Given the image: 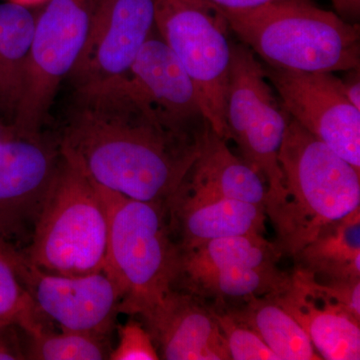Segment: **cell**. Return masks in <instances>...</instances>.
<instances>
[{
  "instance_id": "cell-25",
  "label": "cell",
  "mask_w": 360,
  "mask_h": 360,
  "mask_svg": "<svg viewBox=\"0 0 360 360\" xmlns=\"http://www.w3.org/2000/svg\"><path fill=\"white\" fill-rule=\"evenodd\" d=\"M290 276L291 281L309 295L340 305L360 319V279L319 281L310 272L296 266Z\"/></svg>"
},
{
  "instance_id": "cell-10",
  "label": "cell",
  "mask_w": 360,
  "mask_h": 360,
  "mask_svg": "<svg viewBox=\"0 0 360 360\" xmlns=\"http://www.w3.org/2000/svg\"><path fill=\"white\" fill-rule=\"evenodd\" d=\"M61 158L58 141L41 132L0 139V243L28 245Z\"/></svg>"
},
{
  "instance_id": "cell-26",
  "label": "cell",
  "mask_w": 360,
  "mask_h": 360,
  "mask_svg": "<svg viewBox=\"0 0 360 360\" xmlns=\"http://www.w3.org/2000/svg\"><path fill=\"white\" fill-rule=\"evenodd\" d=\"M111 360H158V349L143 323L130 319L118 328V343L111 349Z\"/></svg>"
},
{
  "instance_id": "cell-6",
  "label": "cell",
  "mask_w": 360,
  "mask_h": 360,
  "mask_svg": "<svg viewBox=\"0 0 360 360\" xmlns=\"http://www.w3.org/2000/svg\"><path fill=\"white\" fill-rule=\"evenodd\" d=\"M290 120L269 84L264 65L248 45L231 40L225 122L241 158L266 184L269 200L265 212L271 222L285 200L278 156Z\"/></svg>"
},
{
  "instance_id": "cell-8",
  "label": "cell",
  "mask_w": 360,
  "mask_h": 360,
  "mask_svg": "<svg viewBox=\"0 0 360 360\" xmlns=\"http://www.w3.org/2000/svg\"><path fill=\"white\" fill-rule=\"evenodd\" d=\"M98 0H49L37 16L25 84L11 130L41 132L63 79L70 77L89 37Z\"/></svg>"
},
{
  "instance_id": "cell-3",
  "label": "cell",
  "mask_w": 360,
  "mask_h": 360,
  "mask_svg": "<svg viewBox=\"0 0 360 360\" xmlns=\"http://www.w3.org/2000/svg\"><path fill=\"white\" fill-rule=\"evenodd\" d=\"M278 158L286 196L271 222L274 245L293 258L324 225L360 207V172L291 117Z\"/></svg>"
},
{
  "instance_id": "cell-19",
  "label": "cell",
  "mask_w": 360,
  "mask_h": 360,
  "mask_svg": "<svg viewBox=\"0 0 360 360\" xmlns=\"http://www.w3.org/2000/svg\"><path fill=\"white\" fill-rule=\"evenodd\" d=\"M290 283V274L279 269L277 264H231L181 279L172 288L207 302L233 303L279 292Z\"/></svg>"
},
{
  "instance_id": "cell-27",
  "label": "cell",
  "mask_w": 360,
  "mask_h": 360,
  "mask_svg": "<svg viewBox=\"0 0 360 360\" xmlns=\"http://www.w3.org/2000/svg\"><path fill=\"white\" fill-rule=\"evenodd\" d=\"M13 328H0V360L25 359V350L11 335Z\"/></svg>"
},
{
  "instance_id": "cell-9",
  "label": "cell",
  "mask_w": 360,
  "mask_h": 360,
  "mask_svg": "<svg viewBox=\"0 0 360 360\" xmlns=\"http://www.w3.org/2000/svg\"><path fill=\"white\" fill-rule=\"evenodd\" d=\"M6 255L42 314L63 330L108 338L120 314L122 295L105 270L82 276H60L35 266L16 248H7Z\"/></svg>"
},
{
  "instance_id": "cell-17",
  "label": "cell",
  "mask_w": 360,
  "mask_h": 360,
  "mask_svg": "<svg viewBox=\"0 0 360 360\" xmlns=\"http://www.w3.org/2000/svg\"><path fill=\"white\" fill-rule=\"evenodd\" d=\"M304 329L315 352L326 360L360 359V319L340 305L309 295L291 281L271 293Z\"/></svg>"
},
{
  "instance_id": "cell-1",
  "label": "cell",
  "mask_w": 360,
  "mask_h": 360,
  "mask_svg": "<svg viewBox=\"0 0 360 360\" xmlns=\"http://www.w3.org/2000/svg\"><path fill=\"white\" fill-rule=\"evenodd\" d=\"M61 153L97 186L167 206L200 155L201 132L168 124L129 77L75 87Z\"/></svg>"
},
{
  "instance_id": "cell-23",
  "label": "cell",
  "mask_w": 360,
  "mask_h": 360,
  "mask_svg": "<svg viewBox=\"0 0 360 360\" xmlns=\"http://www.w3.org/2000/svg\"><path fill=\"white\" fill-rule=\"evenodd\" d=\"M6 248L0 243V328L18 326L26 335L39 333L44 329L42 314L18 278Z\"/></svg>"
},
{
  "instance_id": "cell-18",
  "label": "cell",
  "mask_w": 360,
  "mask_h": 360,
  "mask_svg": "<svg viewBox=\"0 0 360 360\" xmlns=\"http://www.w3.org/2000/svg\"><path fill=\"white\" fill-rule=\"evenodd\" d=\"M293 259L319 281L360 279V207L324 225Z\"/></svg>"
},
{
  "instance_id": "cell-2",
  "label": "cell",
  "mask_w": 360,
  "mask_h": 360,
  "mask_svg": "<svg viewBox=\"0 0 360 360\" xmlns=\"http://www.w3.org/2000/svg\"><path fill=\"white\" fill-rule=\"evenodd\" d=\"M220 9L231 32L265 65L307 72L359 68V25L319 8L311 0L246 11Z\"/></svg>"
},
{
  "instance_id": "cell-22",
  "label": "cell",
  "mask_w": 360,
  "mask_h": 360,
  "mask_svg": "<svg viewBox=\"0 0 360 360\" xmlns=\"http://www.w3.org/2000/svg\"><path fill=\"white\" fill-rule=\"evenodd\" d=\"M25 359L103 360L111 349L106 336L63 330L61 333L40 330L28 335Z\"/></svg>"
},
{
  "instance_id": "cell-4",
  "label": "cell",
  "mask_w": 360,
  "mask_h": 360,
  "mask_svg": "<svg viewBox=\"0 0 360 360\" xmlns=\"http://www.w3.org/2000/svg\"><path fill=\"white\" fill-rule=\"evenodd\" d=\"M108 217L105 270L122 291L120 312L141 315L172 290L179 248L167 206L97 186Z\"/></svg>"
},
{
  "instance_id": "cell-24",
  "label": "cell",
  "mask_w": 360,
  "mask_h": 360,
  "mask_svg": "<svg viewBox=\"0 0 360 360\" xmlns=\"http://www.w3.org/2000/svg\"><path fill=\"white\" fill-rule=\"evenodd\" d=\"M207 302L224 335L231 360H279L257 333L236 319L222 303Z\"/></svg>"
},
{
  "instance_id": "cell-12",
  "label": "cell",
  "mask_w": 360,
  "mask_h": 360,
  "mask_svg": "<svg viewBox=\"0 0 360 360\" xmlns=\"http://www.w3.org/2000/svg\"><path fill=\"white\" fill-rule=\"evenodd\" d=\"M155 0H98L84 51L70 75L73 86L129 77L155 28Z\"/></svg>"
},
{
  "instance_id": "cell-14",
  "label": "cell",
  "mask_w": 360,
  "mask_h": 360,
  "mask_svg": "<svg viewBox=\"0 0 360 360\" xmlns=\"http://www.w3.org/2000/svg\"><path fill=\"white\" fill-rule=\"evenodd\" d=\"M129 78L151 108L175 129L201 132L210 123L201 110L193 80L160 37L149 35Z\"/></svg>"
},
{
  "instance_id": "cell-15",
  "label": "cell",
  "mask_w": 360,
  "mask_h": 360,
  "mask_svg": "<svg viewBox=\"0 0 360 360\" xmlns=\"http://www.w3.org/2000/svg\"><path fill=\"white\" fill-rule=\"evenodd\" d=\"M264 206L210 198L179 188L168 205V221L177 248L186 250L212 239L264 236Z\"/></svg>"
},
{
  "instance_id": "cell-21",
  "label": "cell",
  "mask_w": 360,
  "mask_h": 360,
  "mask_svg": "<svg viewBox=\"0 0 360 360\" xmlns=\"http://www.w3.org/2000/svg\"><path fill=\"white\" fill-rule=\"evenodd\" d=\"M35 23L30 7L0 4V110L11 122L22 94Z\"/></svg>"
},
{
  "instance_id": "cell-31",
  "label": "cell",
  "mask_w": 360,
  "mask_h": 360,
  "mask_svg": "<svg viewBox=\"0 0 360 360\" xmlns=\"http://www.w3.org/2000/svg\"><path fill=\"white\" fill-rule=\"evenodd\" d=\"M8 1L15 2V4H21V6L30 7L42 4V2H47L49 0H8Z\"/></svg>"
},
{
  "instance_id": "cell-20",
  "label": "cell",
  "mask_w": 360,
  "mask_h": 360,
  "mask_svg": "<svg viewBox=\"0 0 360 360\" xmlns=\"http://www.w3.org/2000/svg\"><path fill=\"white\" fill-rule=\"evenodd\" d=\"M222 304L257 333L279 360H321L304 329L272 295Z\"/></svg>"
},
{
  "instance_id": "cell-30",
  "label": "cell",
  "mask_w": 360,
  "mask_h": 360,
  "mask_svg": "<svg viewBox=\"0 0 360 360\" xmlns=\"http://www.w3.org/2000/svg\"><path fill=\"white\" fill-rule=\"evenodd\" d=\"M338 15L347 21H356L360 15V0H330Z\"/></svg>"
},
{
  "instance_id": "cell-28",
  "label": "cell",
  "mask_w": 360,
  "mask_h": 360,
  "mask_svg": "<svg viewBox=\"0 0 360 360\" xmlns=\"http://www.w3.org/2000/svg\"><path fill=\"white\" fill-rule=\"evenodd\" d=\"M220 8L229 11H246L257 8L265 4H278V2L292 1V0H210Z\"/></svg>"
},
{
  "instance_id": "cell-13",
  "label": "cell",
  "mask_w": 360,
  "mask_h": 360,
  "mask_svg": "<svg viewBox=\"0 0 360 360\" xmlns=\"http://www.w3.org/2000/svg\"><path fill=\"white\" fill-rule=\"evenodd\" d=\"M139 316L160 359L231 360L210 304L198 296L172 288Z\"/></svg>"
},
{
  "instance_id": "cell-16",
  "label": "cell",
  "mask_w": 360,
  "mask_h": 360,
  "mask_svg": "<svg viewBox=\"0 0 360 360\" xmlns=\"http://www.w3.org/2000/svg\"><path fill=\"white\" fill-rule=\"evenodd\" d=\"M227 142L210 123L201 139L200 155L179 188L266 207L269 189L264 180L243 158L231 153Z\"/></svg>"
},
{
  "instance_id": "cell-7",
  "label": "cell",
  "mask_w": 360,
  "mask_h": 360,
  "mask_svg": "<svg viewBox=\"0 0 360 360\" xmlns=\"http://www.w3.org/2000/svg\"><path fill=\"white\" fill-rule=\"evenodd\" d=\"M155 23L193 80L203 115L220 137L231 141L225 104L231 30L221 9L210 0H155Z\"/></svg>"
},
{
  "instance_id": "cell-5",
  "label": "cell",
  "mask_w": 360,
  "mask_h": 360,
  "mask_svg": "<svg viewBox=\"0 0 360 360\" xmlns=\"http://www.w3.org/2000/svg\"><path fill=\"white\" fill-rule=\"evenodd\" d=\"M108 245V212L101 193L63 155L32 239L21 251L44 271L82 276L105 269Z\"/></svg>"
},
{
  "instance_id": "cell-11",
  "label": "cell",
  "mask_w": 360,
  "mask_h": 360,
  "mask_svg": "<svg viewBox=\"0 0 360 360\" xmlns=\"http://www.w3.org/2000/svg\"><path fill=\"white\" fill-rule=\"evenodd\" d=\"M264 68L290 117L360 172V110L341 79L333 72Z\"/></svg>"
},
{
  "instance_id": "cell-29",
  "label": "cell",
  "mask_w": 360,
  "mask_h": 360,
  "mask_svg": "<svg viewBox=\"0 0 360 360\" xmlns=\"http://www.w3.org/2000/svg\"><path fill=\"white\" fill-rule=\"evenodd\" d=\"M349 75L345 79H341L342 82L343 92L348 101H350L355 108L360 110V75L359 68L348 70Z\"/></svg>"
}]
</instances>
